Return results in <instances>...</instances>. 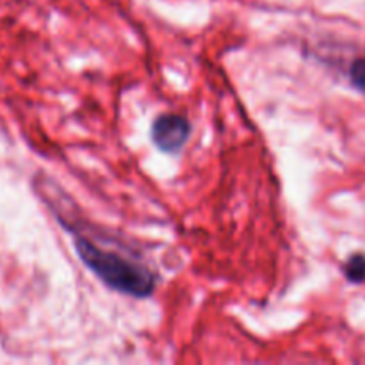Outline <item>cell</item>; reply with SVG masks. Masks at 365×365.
Returning a JSON list of instances; mask_svg holds the SVG:
<instances>
[{"label":"cell","mask_w":365,"mask_h":365,"mask_svg":"<svg viewBox=\"0 0 365 365\" xmlns=\"http://www.w3.org/2000/svg\"><path fill=\"white\" fill-rule=\"evenodd\" d=\"M348 77L349 82L353 84V88L359 89L362 95H365V57H356V59L349 64Z\"/></svg>","instance_id":"cell-4"},{"label":"cell","mask_w":365,"mask_h":365,"mask_svg":"<svg viewBox=\"0 0 365 365\" xmlns=\"http://www.w3.org/2000/svg\"><path fill=\"white\" fill-rule=\"evenodd\" d=\"M191 132L192 127L187 118L177 113H164L153 120L150 138L160 152L177 153L189 141Z\"/></svg>","instance_id":"cell-2"},{"label":"cell","mask_w":365,"mask_h":365,"mask_svg":"<svg viewBox=\"0 0 365 365\" xmlns=\"http://www.w3.org/2000/svg\"><path fill=\"white\" fill-rule=\"evenodd\" d=\"M346 280L353 285H360L365 282V253H353L348 257L341 267Z\"/></svg>","instance_id":"cell-3"},{"label":"cell","mask_w":365,"mask_h":365,"mask_svg":"<svg viewBox=\"0 0 365 365\" xmlns=\"http://www.w3.org/2000/svg\"><path fill=\"white\" fill-rule=\"evenodd\" d=\"M73 246L84 266L113 291L132 298H150L155 291V274L143 264L116 252L100 248L82 235L73 239Z\"/></svg>","instance_id":"cell-1"}]
</instances>
